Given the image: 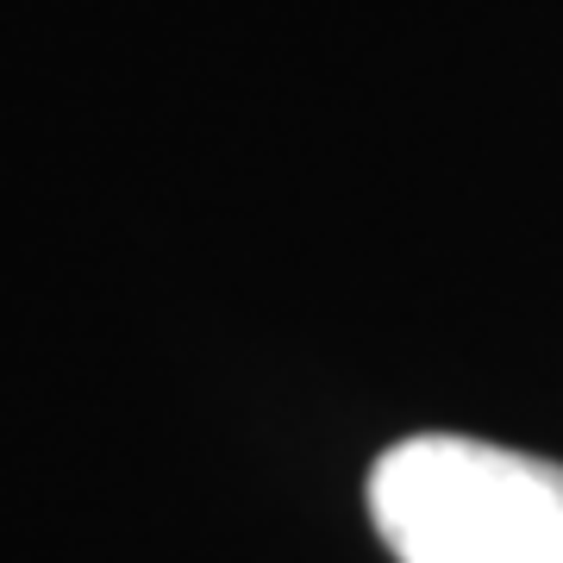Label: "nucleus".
I'll return each instance as SVG.
<instances>
[{"label":"nucleus","mask_w":563,"mask_h":563,"mask_svg":"<svg viewBox=\"0 0 563 563\" xmlns=\"http://www.w3.org/2000/svg\"><path fill=\"white\" fill-rule=\"evenodd\" d=\"M369 520L401 563H563V470L507 444L420 432L376 457Z\"/></svg>","instance_id":"obj_1"}]
</instances>
